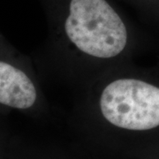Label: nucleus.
I'll return each mask as SVG.
<instances>
[{"label": "nucleus", "mask_w": 159, "mask_h": 159, "mask_svg": "<svg viewBox=\"0 0 159 159\" xmlns=\"http://www.w3.org/2000/svg\"><path fill=\"white\" fill-rule=\"evenodd\" d=\"M36 90L21 70L0 61V103L12 108L28 109L34 105Z\"/></svg>", "instance_id": "7ed1b4c3"}, {"label": "nucleus", "mask_w": 159, "mask_h": 159, "mask_svg": "<svg viewBox=\"0 0 159 159\" xmlns=\"http://www.w3.org/2000/svg\"><path fill=\"white\" fill-rule=\"evenodd\" d=\"M64 30L80 52L97 58H111L125 49L127 29L106 0H71Z\"/></svg>", "instance_id": "f257e3e1"}, {"label": "nucleus", "mask_w": 159, "mask_h": 159, "mask_svg": "<svg viewBox=\"0 0 159 159\" xmlns=\"http://www.w3.org/2000/svg\"><path fill=\"white\" fill-rule=\"evenodd\" d=\"M100 110L107 121L127 130L159 126V88L132 78L110 82L102 91Z\"/></svg>", "instance_id": "f03ea898"}]
</instances>
